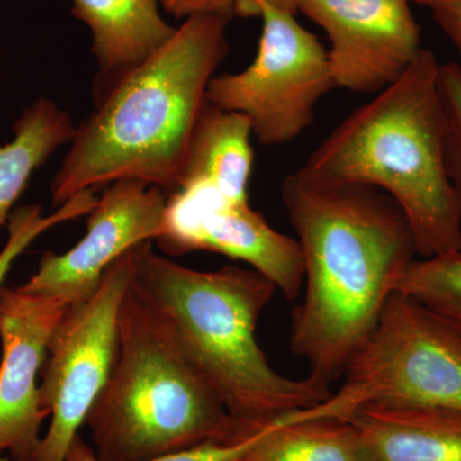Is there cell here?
Listing matches in <instances>:
<instances>
[{
    "label": "cell",
    "instance_id": "1",
    "mask_svg": "<svg viewBox=\"0 0 461 461\" xmlns=\"http://www.w3.org/2000/svg\"><path fill=\"white\" fill-rule=\"evenodd\" d=\"M282 202L304 259L305 295L290 348L330 386L371 335L400 276L418 257L402 209L364 185H320L291 173Z\"/></svg>",
    "mask_w": 461,
    "mask_h": 461
},
{
    "label": "cell",
    "instance_id": "2",
    "mask_svg": "<svg viewBox=\"0 0 461 461\" xmlns=\"http://www.w3.org/2000/svg\"><path fill=\"white\" fill-rule=\"evenodd\" d=\"M230 23L218 14L186 18L154 56L76 124L50 184L54 205L117 181L180 189L206 90L229 54Z\"/></svg>",
    "mask_w": 461,
    "mask_h": 461
},
{
    "label": "cell",
    "instance_id": "3",
    "mask_svg": "<svg viewBox=\"0 0 461 461\" xmlns=\"http://www.w3.org/2000/svg\"><path fill=\"white\" fill-rule=\"evenodd\" d=\"M130 256V287L236 420L267 424L332 396L309 375H280L258 344V321L277 290L260 273L238 266L191 269L157 254L151 242Z\"/></svg>",
    "mask_w": 461,
    "mask_h": 461
},
{
    "label": "cell",
    "instance_id": "4",
    "mask_svg": "<svg viewBox=\"0 0 461 461\" xmlns=\"http://www.w3.org/2000/svg\"><path fill=\"white\" fill-rule=\"evenodd\" d=\"M439 66L421 50L405 72L355 109L296 173L320 185H364L402 209L418 257L461 250V194L446 163Z\"/></svg>",
    "mask_w": 461,
    "mask_h": 461
},
{
    "label": "cell",
    "instance_id": "5",
    "mask_svg": "<svg viewBox=\"0 0 461 461\" xmlns=\"http://www.w3.org/2000/svg\"><path fill=\"white\" fill-rule=\"evenodd\" d=\"M86 426L100 460L144 461L206 442L244 438L266 424L230 415L129 286L118 315L111 373Z\"/></svg>",
    "mask_w": 461,
    "mask_h": 461
},
{
    "label": "cell",
    "instance_id": "6",
    "mask_svg": "<svg viewBox=\"0 0 461 461\" xmlns=\"http://www.w3.org/2000/svg\"><path fill=\"white\" fill-rule=\"evenodd\" d=\"M344 375L321 415L346 420L371 402L461 411V330L395 291Z\"/></svg>",
    "mask_w": 461,
    "mask_h": 461
},
{
    "label": "cell",
    "instance_id": "7",
    "mask_svg": "<svg viewBox=\"0 0 461 461\" xmlns=\"http://www.w3.org/2000/svg\"><path fill=\"white\" fill-rule=\"evenodd\" d=\"M249 2L263 23L257 56L244 71L214 76L206 100L247 115L257 141L278 147L313 123L315 107L336 84L329 50L296 14L266 0Z\"/></svg>",
    "mask_w": 461,
    "mask_h": 461
},
{
    "label": "cell",
    "instance_id": "8",
    "mask_svg": "<svg viewBox=\"0 0 461 461\" xmlns=\"http://www.w3.org/2000/svg\"><path fill=\"white\" fill-rule=\"evenodd\" d=\"M131 280L130 250L103 273L95 293L67 308L48 345L39 384L47 432L30 461H66L78 430L107 384L118 315Z\"/></svg>",
    "mask_w": 461,
    "mask_h": 461
},
{
    "label": "cell",
    "instance_id": "9",
    "mask_svg": "<svg viewBox=\"0 0 461 461\" xmlns=\"http://www.w3.org/2000/svg\"><path fill=\"white\" fill-rule=\"evenodd\" d=\"M167 256L209 251L249 264L288 300L304 284V259L296 239L273 229L250 204L232 205L202 185L167 198L165 230L156 240Z\"/></svg>",
    "mask_w": 461,
    "mask_h": 461
},
{
    "label": "cell",
    "instance_id": "10",
    "mask_svg": "<svg viewBox=\"0 0 461 461\" xmlns=\"http://www.w3.org/2000/svg\"><path fill=\"white\" fill-rule=\"evenodd\" d=\"M167 198L163 190L138 181L108 185L87 214L86 233L63 254L47 251L38 271L18 290L60 300L66 304L89 299L103 273L118 258L165 230Z\"/></svg>",
    "mask_w": 461,
    "mask_h": 461
},
{
    "label": "cell",
    "instance_id": "11",
    "mask_svg": "<svg viewBox=\"0 0 461 461\" xmlns=\"http://www.w3.org/2000/svg\"><path fill=\"white\" fill-rule=\"evenodd\" d=\"M411 0H299L297 11L326 32L336 87L379 93L420 53Z\"/></svg>",
    "mask_w": 461,
    "mask_h": 461
},
{
    "label": "cell",
    "instance_id": "12",
    "mask_svg": "<svg viewBox=\"0 0 461 461\" xmlns=\"http://www.w3.org/2000/svg\"><path fill=\"white\" fill-rule=\"evenodd\" d=\"M68 304L30 295L17 288H0V454L30 461L41 444L42 423L38 377L48 345Z\"/></svg>",
    "mask_w": 461,
    "mask_h": 461
},
{
    "label": "cell",
    "instance_id": "13",
    "mask_svg": "<svg viewBox=\"0 0 461 461\" xmlns=\"http://www.w3.org/2000/svg\"><path fill=\"white\" fill-rule=\"evenodd\" d=\"M72 2V14L91 32V53L96 62L94 105L154 56L176 32L160 14V0Z\"/></svg>",
    "mask_w": 461,
    "mask_h": 461
},
{
    "label": "cell",
    "instance_id": "14",
    "mask_svg": "<svg viewBox=\"0 0 461 461\" xmlns=\"http://www.w3.org/2000/svg\"><path fill=\"white\" fill-rule=\"evenodd\" d=\"M364 461H461V411L371 402L346 418Z\"/></svg>",
    "mask_w": 461,
    "mask_h": 461
},
{
    "label": "cell",
    "instance_id": "15",
    "mask_svg": "<svg viewBox=\"0 0 461 461\" xmlns=\"http://www.w3.org/2000/svg\"><path fill=\"white\" fill-rule=\"evenodd\" d=\"M251 136L247 115L206 100L191 133L180 189L202 185L229 204H249L254 163Z\"/></svg>",
    "mask_w": 461,
    "mask_h": 461
},
{
    "label": "cell",
    "instance_id": "16",
    "mask_svg": "<svg viewBox=\"0 0 461 461\" xmlns=\"http://www.w3.org/2000/svg\"><path fill=\"white\" fill-rule=\"evenodd\" d=\"M74 118L53 100H35L14 124V138L0 145V230L25 193L33 172L74 139Z\"/></svg>",
    "mask_w": 461,
    "mask_h": 461
},
{
    "label": "cell",
    "instance_id": "17",
    "mask_svg": "<svg viewBox=\"0 0 461 461\" xmlns=\"http://www.w3.org/2000/svg\"><path fill=\"white\" fill-rule=\"evenodd\" d=\"M244 461H364L353 423L313 408L268 423Z\"/></svg>",
    "mask_w": 461,
    "mask_h": 461
},
{
    "label": "cell",
    "instance_id": "18",
    "mask_svg": "<svg viewBox=\"0 0 461 461\" xmlns=\"http://www.w3.org/2000/svg\"><path fill=\"white\" fill-rule=\"evenodd\" d=\"M396 291L414 297L461 330V250L415 258L400 276Z\"/></svg>",
    "mask_w": 461,
    "mask_h": 461
},
{
    "label": "cell",
    "instance_id": "19",
    "mask_svg": "<svg viewBox=\"0 0 461 461\" xmlns=\"http://www.w3.org/2000/svg\"><path fill=\"white\" fill-rule=\"evenodd\" d=\"M96 202L98 198L94 195L93 190H87L69 199L48 217L42 215L41 205L32 204L14 209L8 220L7 244L0 251V288L3 287L5 276L11 271L12 264L26 250L33 240L58 224L69 222L81 215L89 214Z\"/></svg>",
    "mask_w": 461,
    "mask_h": 461
},
{
    "label": "cell",
    "instance_id": "20",
    "mask_svg": "<svg viewBox=\"0 0 461 461\" xmlns=\"http://www.w3.org/2000/svg\"><path fill=\"white\" fill-rule=\"evenodd\" d=\"M439 94L446 123V163L454 186L461 194V65L441 63Z\"/></svg>",
    "mask_w": 461,
    "mask_h": 461
},
{
    "label": "cell",
    "instance_id": "21",
    "mask_svg": "<svg viewBox=\"0 0 461 461\" xmlns=\"http://www.w3.org/2000/svg\"><path fill=\"white\" fill-rule=\"evenodd\" d=\"M271 423V421H269ZM268 426V424H267ZM257 430L253 435L233 441H213L178 451L163 456L153 457L144 461H244L250 448L262 435L264 429ZM66 461H103L96 456L95 451L86 442L77 436L74 444L69 447Z\"/></svg>",
    "mask_w": 461,
    "mask_h": 461
},
{
    "label": "cell",
    "instance_id": "22",
    "mask_svg": "<svg viewBox=\"0 0 461 461\" xmlns=\"http://www.w3.org/2000/svg\"><path fill=\"white\" fill-rule=\"evenodd\" d=\"M167 14L176 18H190L199 14L244 17L242 0H160Z\"/></svg>",
    "mask_w": 461,
    "mask_h": 461
},
{
    "label": "cell",
    "instance_id": "23",
    "mask_svg": "<svg viewBox=\"0 0 461 461\" xmlns=\"http://www.w3.org/2000/svg\"><path fill=\"white\" fill-rule=\"evenodd\" d=\"M433 20L439 29L453 42L461 58V0L459 2L445 3L430 8Z\"/></svg>",
    "mask_w": 461,
    "mask_h": 461
},
{
    "label": "cell",
    "instance_id": "24",
    "mask_svg": "<svg viewBox=\"0 0 461 461\" xmlns=\"http://www.w3.org/2000/svg\"><path fill=\"white\" fill-rule=\"evenodd\" d=\"M269 5H275V7L284 9V11L290 12V14H296L297 7H299V0H266ZM244 5V17H253L254 12L250 7V2L249 0H242Z\"/></svg>",
    "mask_w": 461,
    "mask_h": 461
},
{
    "label": "cell",
    "instance_id": "25",
    "mask_svg": "<svg viewBox=\"0 0 461 461\" xmlns=\"http://www.w3.org/2000/svg\"><path fill=\"white\" fill-rule=\"evenodd\" d=\"M415 5H424L427 8H433L436 5H445V3L459 2V0H411Z\"/></svg>",
    "mask_w": 461,
    "mask_h": 461
},
{
    "label": "cell",
    "instance_id": "26",
    "mask_svg": "<svg viewBox=\"0 0 461 461\" xmlns=\"http://www.w3.org/2000/svg\"><path fill=\"white\" fill-rule=\"evenodd\" d=\"M0 461H9V460L5 459V457H3L2 454H0Z\"/></svg>",
    "mask_w": 461,
    "mask_h": 461
}]
</instances>
